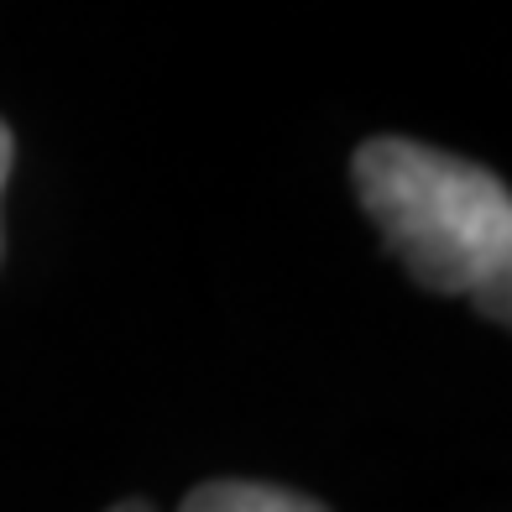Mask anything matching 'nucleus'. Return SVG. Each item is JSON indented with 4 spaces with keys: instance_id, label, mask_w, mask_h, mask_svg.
<instances>
[{
    "instance_id": "2",
    "label": "nucleus",
    "mask_w": 512,
    "mask_h": 512,
    "mask_svg": "<svg viewBox=\"0 0 512 512\" xmlns=\"http://www.w3.org/2000/svg\"><path fill=\"white\" fill-rule=\"evenodd\" d=\"M178 512H324L314 497H298L288 486L262 481H204L183 497Z\"/></svg>"
},
{
    "instance_id": "4",
    "label": "nucleus",
    "mask_w": 512,
    "mask_h": 512,
    "mask_svg": "<svg viewBox=\"0 0 512 512\" xmlns=\"http://www.w3.org/2000/svg\"><path fill=\"white\" fill-rule=\"evenodd\" d=\"M110 512H152L147 502H121V507H110Z\"/></svg>"
},
{
    "instance_id": "1",
    "label": "nucleus",
    "mask_w": 512,
    "mask_h": 512,
    "mask_svg": "<svg viewBox=\"0 0 512 512\" xmlns=\"http://www.w3.org/2000/svg\"><path fill=\"white\" fill-rule=\"evenodd\" d=\"M356 199L387 251L429 293H481L512 277V194L492 168L408 136H371L351 157Z\"/></svg>"
},
{
    "instance_id": "3",
    "label": "nucleus",
    "mask_w": 512,
    "mask_h": 512,
    "mask_svg": "<svg viewBox=\"0 0 512 512\" xmlns=\"http://www.w3.org/2000/svg\"><path fill=\"white\" fill-rule=\"evenodd\" d=\"M11 162H16V136L0 121V189H6V178H11Z\"/></svg>"
}]
</instances>
